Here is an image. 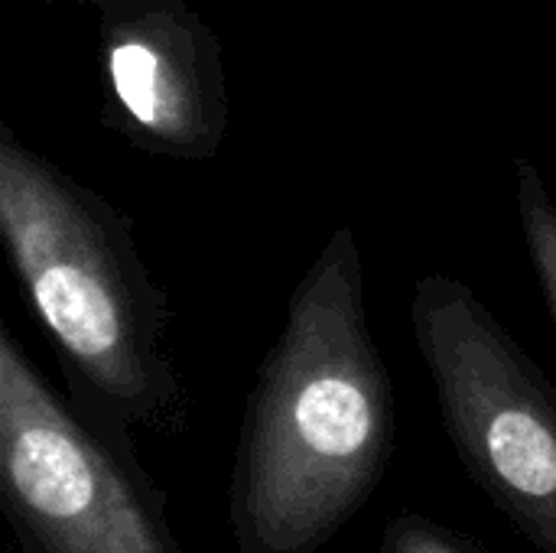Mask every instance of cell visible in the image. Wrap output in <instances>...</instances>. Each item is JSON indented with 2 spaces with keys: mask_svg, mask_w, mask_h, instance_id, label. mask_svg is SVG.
<instances>
[{
  "mask_svg": "<svg viewBox=\"0 0 556 553\" xmlns=\"http://www.w3.org/2000/svg\"><path fill=\"white\" fill-rule=\"evenodd\" d=\"M49 3H81V7H94L98 13H117V10L156 7V3H202V0H49Z\"/></svg>",
  "mask_w": 556,
  "mask_h": 553,
  "instance_id": "8",
  "label": "cell"
},
{
  "mask_svg": "<svg viewBox=\"0 0 556 553\" xmlns=\"http://www.w3.org/2000/svg\"><path fill=\"white\" fill-rule=\"evenodd\" d=\"M0 499L16 553H182L124 433L36 372L0 326Z\"/></svg>",
  "mask_w": 556,
  "mask_h": 553,
  "instance_id": "3",
  "label": "cell"
},
{
  "mask_svg": "<svg viewBox=\"0 0 556 553\" xmlns=\"http://www.w3.org/2000/svg\"><path fill=\"white\" fill-rule=\"evenodd\" d=\"M0 235L46 329L68 401L137 433L186 427L189 398L169 355L173 310L134 218L0 124Z\"/></svg>",
  "mask_w": 556,
  "mask_h": 553,
  "instance_id": "2",
  "label": "cell"
},
{
  "mask_svg": "<svg viewBox=\"0 0 556 553\" xmlns=\"http://www.w3.org/2000/svg\"><path fill=\"white\" fill-rule=\"evenodd\" d=\"M394 450V388L368 326L365 261L336 228L264 355L231 473L238 553H316L375 495Z\"/></svg>",
  "mask_w": 556,
  "mask_h": 553,
  "instance_id": "1",
  "label": "cell"
},
{
  "mask_svg": "<svg viewBox=\"0 0 556 553\" xmlns=\"http://www.w3.org/2000/svg\"><path fill=\"white\" fill-rule=\"evenodd\" d=\"M515 205L541 297L556 326V202L541 169L528 160H515Z\"/></svg>",
  "mask_w": 556,
  "mask_h": 553,
  "instance_id": "6",
  "label": "cell"
},
{
  "mask_svg": "<svg viewBox=\"0 0 556 553\" xmlns=\"http://www.w3.org/2000/svg\"><path fill=\"white\" fill-rule=\"evenodd\" d=\"M410 326L466 473L534 551L556 553L551 378L479 293L450 274L417 280Z\"/></svg>",
  "mask_w": 556,
  "mask_h": 553,
  "instance_id": "4",
  "label": "cell"
},
{
  "mask_svg": "<svg viewBox=\"0 0 556 553\" xmlns=\"http://www.w3.org/2000/svg\"><path fill=\"white\" fill-rule=\"evenodd\" d=\"M378 553H489L472 541L456 538L453 531L433 525L424 515H401L384 528Z\"/></svg>",
  "mask_w": 556,
  "mask_h": 553,
  "instance_id": "7",
  "label": "cell"
},
{
  "mask_svg": "<svg viewBox=\"0 0 556 553\" xmlns=\"http://www.w3.org/2000/svg\"><path fill=\"white\" fill-rule=\"evenodd\" d=\"M101 121L134 150L202 163L228 137L231 98L218 33L192 3L98 13Z\"/></svg>",
  "mask_w": 556,
  "mask_h": 553,
  "instance_id": "5",
  "label": "cell"
}]
</instances>
